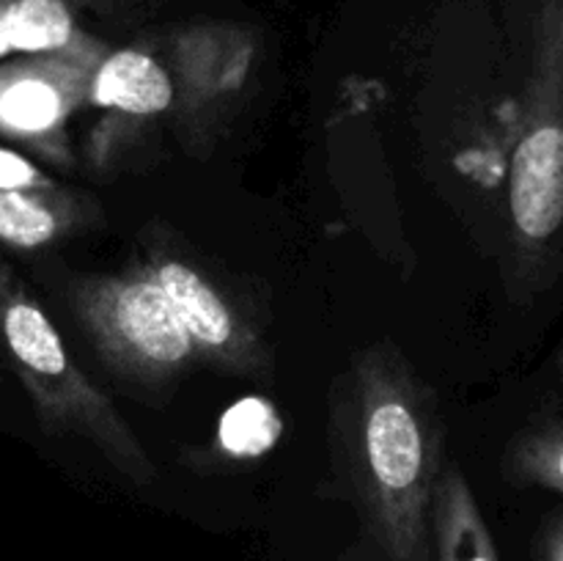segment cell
<instances>
[{"mask_svg":"<svg viewBox=\"0 0 563 561\" xmlns=\"http://www.w3.org/2000/svg\"><path fill=\"white\" fill-rule=\"evenodd\" d=\"M350 471L388 561H432L440 427L429 391L388 346L363 352L350 394Z\"/></svg>","mask_w":563,"mask_h":561,"instance_id":"6da1fadb","label":"cell"},{"mask_svg":"<svg viewBox=\"0 0 563 561\" xmlns=\"http://www.w3.org/2000/svg\"><path fill=\"white\" fill-rule=\"evenodd\" d=\"M0 339L36 418L49 435L82 438L130 482L152 484L157 471L104 391L77 366L36 297L0 264Z\"/></svg>","mask_w":563,"mask_h":561,"instance_id":"7a4b0ae2","label":"cell"},{"mask_svg":"<svg viewBox=\"0 0 563 561\" xmlns=\"http://www.w3.org/2000/svg\"><path fill=\"white\" fill-rule=\"evenodd\" d=\"M531 64L509 157V218L528 253L563 237V0H537Z\"/></svg>","mask_w":563,"mask_h":561,"instance_id":"3957f363","label":"cell"},{"mask_svg":"<svg viewBox=\"0 0 563 561\" xmlns=\"http://www.w3.org/2000/svg\"><path fill=\"white\" fill-rule=\"evenodd\" d=\"M69 297L77 322L113 372L157 385L196 361L185 328L146 267L80 278Z\"/></svg>","mask_w":563,"mask_h":561,"instance_id":"277c9868","label":"cell"},{"mask_svg":"<svg viewBox=\"0 0 563 561\" xmlns=\"http://www.w3.org/2000/svg\"><path fill=\"white\" fill-rule=\"evenodd\" d=\"M99 38L80 33L55 53L20 55L0 64V138L22 143L53 163H69L66 124L88 105L91 77L108 55Z\"/></svg>","mask_w":563,"mask_h":561,"instance_id":"5b68a950","label":"cell"},{"mask_svg":"<svg viewBox=\"0 0 563 561\" xmlns=\"http://www.w3.org/2000/svg\"><path fill=\"white\" fill-rule=\"evenodd\" d=\"M143 267L168 297L196 358L209 366L240 374H256L264 366L262 344L251 324L196 267L176 256H154Z\"/></svg>","mask_w":563,"mask_h":561,"instance_id":"8992f818","label":"cell"},{"mask_svg":"<svg viewBox=\"0 0 563 561\" xmlns=\"http://www.w3.org/2000/svg\"><path fill=\"white\" fill-rule=\"evenodd\" d=\"M253 50L256 42L240 25L203 22L181 31L174 42V64L185 102L203 108V102L240 91Z\"/></svg>","mask_w":563,"mask_h":561,"instance_id":"52a82bcc","label":"cell"},{"mask_svg":"<svg viewBox=\"0 0 563 561\" xmlns=\"http://www.w3.org/2000/svg\"><path fill=\"white\" fill-rule=\"evenodd\" d=\"M432 561H500L482 506L456 462L440 471L434 493Z\"/></svg>","mask_w":563,"mask_h":561,"instance_id":"ba28073f","label":"cell"},{"mask_svg":"<svg viewBox=\"0 0 563 561\" xmlns=\"http://www.w3.org/2000/svg\"><path fill=\"white\" fill-rule=\"evenodd\" d=\"M168 72L143 50H115L99 61L88 105L130 116H157L174 102Z\"/></svg>","mask_w":563,"mask_h":561,"instance_id":"9c48e42d","label":"cell"},{"mask_svg":"<svg viewBox=\"0 0 563 561\" xmlns=\"http://www.w3.org/2000/svg\"><path fill=\"white\" fill-rule=\"evenodd\" d=\"M82 223V204L64 187L0 190V242L36 251L71 234Z\"/></svg>","mask_w":563,"mask_h":561,"instance_id":"30bf717a","label":"cell"},{"mask_svg":"<svg viewBox=\"0 0 563 561\" xmlns=\"http://www.w3.org/2000/svg\"><path fill=\"white\" fill-rule=\"evenodd\" d=\"M66 0H5V38L11 53L64 50L80 36Z\"/></svg>","mask_w":563,"mask_h":561,"instance_id":"8fae6325","label":"cell"},{"mask_svg":"<svg viewBox=\"0 0 563 561\" xmlns=\"http://www.w3.org/2000/svg\"><path fill=\"white\" fill-rule=\"evenodd\" d=\"M284 435V418L273 402L245 396L223 413L218 424V449L231 460H256L273 451Z\"/></svg>","mask_w":563,"mask_h":561,"instance_id":"7c38bea8","label":"cell"},{"mask_svg":"<svg viewBox=\"0 0 563 561\" xmlns=\"http://www.w3.org/2000/svg\"><path fill=\"white\" fill-rule=\"evenodd\" d=\"M506 462L515 482L563 495V427L550 424L526 432L511 446Z\"/></svg>","mask_w":563,"mask_h":561,"instance_id":"4fadbf2b","label":"cell"},{"mask_svg":"<svg viewBox=\"0 0 563 561\" xmlns=\"http://www.w3.org/2000/svg\"><path fill=\"white\" fill-rule=\"evenodd\" d=\"M53 185L55 182L33 160L14 148L0 146V190H38Z\"/></svg>","mask_w":563,"mask_h":561,"instance_id":"5bb4252c","label":"cell"},{"mask_svg":"<svg viewBox=\"0 0 563 561\" xmlns=\"http://www.w3.org/2000/svg\"><path fill=\"white\" fill-rule=\"evenodd\" d=\"M539 561H563V515L544 528Z\"/></svg>","mask_w":563,"mask_h":561,"instance_id":"9a60e30c","label":"cell"},{"mask_svg":"<svg viewBox=\"0 0 563 561\" xmlns=\"http://www.w3.org/2000/svg\"><path fill=\"white\" fill-rule=\"evenodd\" d=\"M11 53L9 38H5V0H0V58Z\"/></svg>","mask_w":563,"mask_h":561,"instance_id":"2e32d148","label":"cell"}]
</instances>
